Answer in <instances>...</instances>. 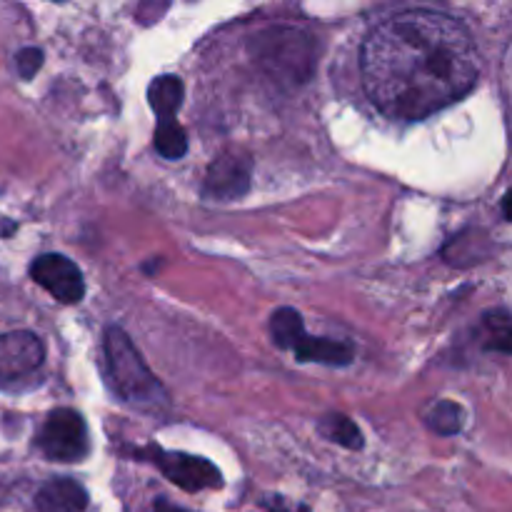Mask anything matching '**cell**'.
Wrapping results in <instances>:
<instances>
[{
	"mask_svg": "<svg viewBox=\"0 0 512 512\" xmlns=\"http://www.w3.org/2000/svg\"><path fill=\"white\" fill-rule=\"evenodd\" d=\"M318 430L323 438L333 440V443L343 445V448H348V450L363 448V435H360L358 425H355L350 418H345V415H340V413L325 415V418L320 420Z\"/></svg>",
	"mask_w": 512,
	"mask_h": 512,
	"instance_id": "14",
	"label": "cell"
},
{
	"mask_svg": "<svg viewBox=\"0 0 512 512\" xmlns=\"http://www.w3.org/2000/svg\"><path fill=\"white\" fill-rule=\"evenodd\" d=\"M153 512H188V510H183V508H175V505L165 503V500H158V503H155Z\"/></svg>",
	"mask_w": 512,
	"mask_h": 512,
	"instance_id": "19",
	"label": "cell"
},
{
	"mask_svg": "<svg viewBox=\"0 0 512 512\" xmlns=\"http://www.w3.org/2000/svg\"><path fill=\"white\" fill-rule=\"evenodd\" d=\"M155 150L168 160H178L188 153V135L180 128L178 120H158V128H155Z\"/></svg>",
	"mask_w": 512,
	"mask_h": 512,
	"instance_id": "15",
	"label": "cell"
},
{
	"mask_svg": "<svg viewBox=\"0 0 512 512\" xmlns=\"http://www.w3.org/2000/svg\"><path fill=\"white\" fill-rule=\"evenodd\" d=\"M270 335L280 350H293L305 338V323L298 310L278 308L270 315Z\"/></svg>",
	"mask_w": 512,
	"mask_h": 512,
	"instance_id": "12",
	"label": "cell"
},
{
	"mask_svg": "<svg viewBox=\"0 0 512 512\" xmlns=\"http://www.w3.org/2000/svg\"><path fill=\"white\" fill-rule=\"evenodd\" d=\"M45 360L43 340L28 330L0 335V388L33 378Z\"/></svg>",
	"mask_w": 512,
	"mask_h": 512,
	"instance_id": "6",
	"label": "cell"
},
{
	"mask_svg": "<svg viewBox=\"0 0 512 512\" xmlns=\"http://www.w3.org/2000/svg\"><path fill=\"white\" fill-rule=\"evenodd\" d=\"M425 423L438 435H458L465 425V410L455 400H435L425 413Z\"/></svg>",
	"mask_w": 512,
	"mask_h": 512,
	"instance_id": "13",
	"label": "cell"
},
{
	"mask_svg": "<svg viewBox=\"0 0 512 512\" xmlns=\"http://www.w3.org/2000/svg\"><path fill=\"white\" fill-rule=\"evenodd\" d=\"M30 278L48 290L55 300L65 305H75L85 295V280L78 265L60 253H45L30 265Z\"/></svg>",
	"mask_w": 512,
	"mask_h": 512,
	"instance_id": "7",
	"label": "cell"
},
{
	"mask_svg": "<svg viewBox=\"0 0 512 512\" xmlns=\"http://www.w3.org/2000/svg\"><path fill=\"white\" fill-rule=\"evenodd\" d=\"M293 353L300 363H320L333 365V368H345V365L353 363L355 355L348 343H340V340L330 338H313V335L308 333H305V338L295 345Z\"/></svg>",
	"mask_w": 512,
	"mask_h": 512,
	"instance_id": "10",
	"label": "cell"
},
{
	"mask_svg": "<svg viewBox=\"0 0 512 512\" xmlns=\"http://www.w3.org/2000/svg\"><path fill=\"white\" fill-rule=\"evenodd\" d=\"M135 455L148 458L170 483L178 485L185 493H200V490L220 488L223 485L220 470L205 458H195V455L188 453H170V450L158 448V445H148V448L138 450Z\"/></svg>",
	"mask_w": 512,
	"mask_h": 512,
	"instance_id": "5",
	"label": "cell"
},
{
	"mask_svg": "<svg viewBox=\"0 0 512 512\" xmlns=\"http://www.w3.org/2000/svg\"><path fill=\"white\" fill-rule=\"evenodd\" d=\"M38 448L55 463H83L90 455V433L83 415L70 408L53 410L38 433Z\"/></svg>",
	"mask_w": 512,
	"mask_h": 512,
	"instance_id": "4",
	"label": "cell"
},
{
	"mask_svg": "<svg viewBox=\"0 0 512 512\" xmlns=\"http://www.w3.org/2000/svg\"><path fill=\"white\" fill-rule=\"evenodd\" d=\"M103 348L105 360H108L110 383H113V390L125 403L138 405V408L145 410H155L158 405L168 403V393L158 383V378L150 373L143 355L138 353V348H135L133 340L128 338L123 328L110 325L105 330Z\"/></svg>",
	"mask_w": 512,
	"mask_h": 512,
	"instance_id": "2",
	"label": "cell"
},
{
	"mask_svg": "<svg viewBox=\"0 0 512 512\" xmlns=\"http://www.w3.org/2000/svg\"><path fill=\"white\" fill-rule=\"evenodd\" d=\"M250 173H253V160H250L248 153H243V150H225L208 168L203 193L208 198L220 200V203L243 198L250 190Z\"/></svg>",
	"mask_w": 512,
	"mask_h": 512,
	"instance_id": "8",
	"label": "cell"
},
{
	"mask_svg": "<svg viewBox=\"0 0 512 512\" xmlns=\"http://www.w3.org/2000/svg\"><path fill=\"white\" fill-rule=\"evenodd\" d=\"M43 50L40 48H33V45H30V48H23V50H18V55H15V68H18V75L23 80H30V78H35V75H38V70L43 68Z\"/></svg>",
	"mask_w": 512,
	"mask_h": 512,
	"instance_id": "17",
	"label": "cell"
},
{
	"mask_svg": "<svg viewBox=\"0 0 512 512\" xmlns=\"http://www.w3.org/2000/svg\"><path fill=\"white\" fill-rule=\"evenodd\" d=\"M258 63L285 83H305L315 68L313 40L295 28H273L255 38Z\"/></svg>",
	"mask_w": 512,
	"mask_h": 512,
	"instance_id": "3",
	"label": "cell"
},
{
	"mask_svg": "<svg viewBox=\"0 0 512 512\" xmlns=\"http://www.w3.org/2000/svg\"><path fill=\"white\" fill-rule=\"evenodd\" d=\"M363 88L393 120H425L463 100L480 55L460 20L438 10H403L375 25L360 50Z\"/></svg>",
	"mask_w": 512,
	"mask_h": 512,
	"instance_id": "1",
	"label": "cell"
},
{
	"mask_svg": "<svg viewBox=\"0 0 512 512\" xmlns=\"http://www.w3.org/2000/svg\"><path fill=\"white\" fill-rule=\"evenodd\" d=\"M88 490L73 478H53L35 493L38 512H85Z\"/></svg>",
	"mask_w": 512,
	"mask_h": 512,
	"instance_id": "9",
	"label": "cell"
},
{
	"mask_svg": "<svg viewBox=\"0 0 512 512\" xmlns=\"http://www.w3.org/2000/svg\"><path fill=\"white\" fill-rule=\"evenodd\" d=\"M485 328H488V333H490L488 348L500 350L503 355H508L510 340H512L508 310L500 308V310H493V313H485Z\"/></svg>",
	"mask_w": 512,
	"mask_h": 512,
	"instance_id": "16",
	"label": "cell"
},
{
	"mask_svg": "<svg viewBox=\"0 0 512 512\" xmlns=\"http://www.w3.org/2000/svg\"><path fill=\"white\" fill-rule=\"evenodd\" d=\"M263 505L268 508V512H310L308 508H305V505L285 503L283 498H268Z\"/></svg>",
	"mask_w": 512,
	"mask_h": 512,
	"instance_id": "18",
	"label": "cell"
},
{
	"mask_svg": "<svg viewBox=\"0 0 512 512\" xmlns=\"http://www.w3.org/2000/svg\"><path fill=\"white\" fill-rule=\"evenodd\" d=\"M185 98V85L178 75H160L150 83L148 103L158 120H175V113L180 110Z\"/></svg>",
	"mask_w": 512,
	"mask_h": 512,
	"instance_id": "11",
	"label": "cell"
}]
</instances>
